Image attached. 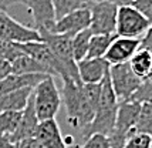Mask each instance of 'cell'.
Returning a JSON list of instances; mask_svg holds the SVG:
<instances>
[{"mask_svg": "<svg viewBox=\"0 0 152 148\" xmlns=\"http://www.w3.org/2000/svg\"><path fill=\"white\" fill-rule=\"evenodd\" d=\"M61 98L66 106L67 121L73 128L80 130L83 134L86 128L93 122L95 115V107L90 103L84 93V84L71 80L70 77H64Z\"/></svg>", "mask_w": 152, "mask_h": 148, "instance_id": "obj_1", "label": "cell"}, {"mask_svg": "<svg viewBox=\"0 0 152 148\" xmlns=\"http://www.w3.org/2000/svg\"><path fill=\"white\" fill-rule=\"evenodd\" d=\"M118 106L119 101L114 93L113 84L110 80V71H108L104 80L101 81V95H99V103L95 115H94V120L81 135L84 138H88L93 134L110 135V133L114 130V125H115Z\"/></svg>", "mask_w": 152, "mask_h": 148, "instance_id": "obj_2", "label": "cell"}, {"mask_svg": "<svg viewBox=\"0 0 152 148\" xmlns=\"http://www.w3.org/2000/svg\"><path fill=\"white\" fill-rule=\"evenodd\" d=\"M33 101L36 114L40 121L56 118V115L60 111L63 98L54 75H48L34 87Z\"/></svg>", "mask_w": 152, "mask_h": 148, "instance_id": "obj_3", "label": "cell"}, {"mask_svg": "<svg viewBox=\"0 0 152 148\" xmlns=\"http://www.w3.org/2000/svg\"><path fill=\"white\" fill-rule=\"evenodd\" d=\"M40 36H41V41H44L47 46L50 47V50L54 53V56L58 59V61L63 64L64 67V77H70L71 80L78 81V67H77V61L74 60L73 56V48H71V36L68 34H57L53 33L47 29H37Z\"/></svg>", "mask_w": 152, "mask_h": 148, "instance_id": "obj_4", "label": "cell"}, {"mask_svg": "<svg viewBox=\"0 0 152 148\" xmlns=\"http://www.w3.org/2000/svg\"><path fill=\"white\" fill-rule=\"evenodd\" d=\"M139 111H141V103L132 100L119 103L114 130L110 133V135H107L111 148H124L126 140L134 133H137L135 125L138 121Z\"/></svg>", "mask_w": 152, "mask_h": 148, "instance_id": "obj_5", "label": "cell"}, {"mask_svg": "<svg viewBox=\"0 0 152 148\" xmlns=\"http://www.w3.org/2000/svg\"><path fill=\"white\" fill-rule=\"evenodd\" d=\"M110 80L119 103L131 100L132 95L141 87V84L144 83V80L139 78L132 71V68L129 67V63L110 66Z\"/></svg>", "mask_w": 152, "mask_h": 148, "instance_id": "obj_6", "label": "cell"}, {"mask_svg": "<svg viewBox=\"0 0 152 148\" xmlns=\"http://www.w3.org/2000/svg\"><path fill=\"white\" fill-rule=\"evenodd\" d=\"M151 23L146 20L142 14L132 6H121L118 7L117 16V30L115 34L118 37H128V39H138L141 40Z\"/></svg>", "mask_w": 152, "mask_h": 148, "instance_id": "obj_7", "label": "cell"}, {"mask_svg": "<svg viewBox=\"0 0 152 148\" xmlns=\"http://www.w3.org/2000/svg\"><path fill=\"white\" fill-rule=\"evenodd\" d=\"M0 40L12 43H30L41 41V36L36 27L21 24L14 20L6 10L0 9Z\"/></svg>", "mask_w": 152, "mask_h": 148, "instance_id": "obj_8", "label": "cell"}, {"mask_svg": "<svg viewBox=\"0 0 152 148\" xmlns=\"http://www.w3.org/2000/svg\"><path fill=\"white\" fill-rule=\"evenodd\" d=\"M91 32L93 34H115L118 6L111 0L91 4Z\"/></svg>", "mask_w": 152, "mask_h": 148, "instance_id": "obj_9", "label": "cell"}, {"mask_svg": "<svg viewBox=\"0 0 152 148\" xmlns=\"http://www.w3.org/2000/svg\"><path fill=\"white\" fill-rule=\"evenodd\" d=\"M20 47L26 54L34 57L37 61H40L54 77H63L64 75V67L58 61V59L54 56V53L50 50L44 41H30V43H20Z\"/></svg>", "mask_w": 152, "mask_h": 148, "instance_id": "obj_10", "label": "cell"}, {"mask_svg": "<svg viewBox=\"0 0 152 148\" xmlns=\"http://www.w3.org/2000/svg\"><path fill=\"white\" fill-rule=\"evenodd\" d=\"M90 7L75 10L73 13L61 17L60 20H56L54 26L50 29V32L57 34H68L73 37L74 34L90 29L91 26V9Z\"/></svg>", "mask_w": 152, "mask_h": 148, "instance_id": "obj_11", "label": "cell"}, {"mask_svg": "<svg viewBox=\"0 0 152 148\" xmlns=\"http://www.w3.org/2000/svg\"><path fill=\"white\" fill-rule=\"evenodd\" d=\"M141 46V40L138 39H128L115 36L111 46L108 47L104 59L110 66H117L122 63H128Z\"/></svg>", "mask_w": 152, "mask_h": 148, "instance_id": "obj_12", "label": "cell"}, {"mask_svg": "<svg viewBox=\"0 0 152 148\" xmlns=\"http://www.w3.org/2000/svg\"><path fill=\"white\" fill-rule=\"evenodd\" d=\"M78 75L83 84H99L110 71V64L105 59H84L77 63Z\"/></svg>", "mask_w": 152, "mask_h": 148, "instance_id": "obj_13", "label": "cell"}, {"mask_svg": "<svg viewBox=\"0 0 152 148\" xmlns=\"http://www.w3.org/2000/svg\"><path fill=\"white\" fill-rule=\"evenodd\" d=\"M26 6L33 17L36 29L50 30L56 23L53 0H26Z\"/></svg>", "mask_w": 152, "mask_h": 148, "instance_id": "obj_14", "label": "cell"}, {"mask_svg": "<svg viewBox=\"0 0 152 148\" xmlns=\"http://www.w3.org/2000/svg\"><path fill=\"white\" fill-rule=\"evenodd\" d=\"M39 124L40 120L37 118L36 110H34V101H33V94H31L26 108L23 110L19 127H17V130L14 131L13 134L10 135L12 140L16 142H20L21 140H26V138H30V137H36Z\"/></svg>", "mask_w": 152, "mask_h": 148, "instance_id": "obj_15", "label": "cell"}, {"mask_svg": "<svg viewBox=\"0 0 152 148\" xmlns=\"http://www.w3.org/2000/svg\"><path fill=\"white\" fill-rule=\"evenodd\" d=\"M36 138L46 148H67L64 137L61 135V128L56 118L40 121Z\"/></svg>", "mask_w": 152, "mask_h": 148, "instance_id": "obj_16", "label": "cell"}, {"mask_svg": "<svg viewBox=\"0 0 152 148\" xmlns=\"http://www.w3.org/2000/svg\"><path fill=\"white\" fill-rule=\"evenodd\" d=\"M48 75L50 74H10L4 80L0 81V95L20 88H34Z\"/></svg>", "mask_w": 152, "mask_h": 148, "instance_id": "obj_17", "label": "cell"}, {"mask_svg": "<svg viewBox=\"0 0 152 148\" xmlns=\"http://www.w3.org/2000/svg\"><path fill=\"white\" fill-rule=\"evenodd\" d=\"M34 88L26 87L0 95V111H23Z\"/></svg>", "mask_w": 152, "mask_h": 148, "instance_id": "obj_18", "label": "cell"}, {"mask_svg": "<svg viewBox=\"0 0 152 148\" xmlns=\"http://www.w3.org/2000/svg\"><path fill=\"white\" fill-rule=\"evenodd\" d=\"M12 68L13 74H50L48 68H46L40 61L26 53L12 61Z\"/></svg>", "mask_w": 152, "mask_h": 148, "instance_id": "obj_19", "label": "cell"}, {"mask_svg": "<svg viewBox=\"0 0 152 148\" xmlns=\"http://www.w3.org/2000/svg\"><path fill=\"white\" fill-rule=\"evenodd\" d=\"M128 63H129V67L132 68L134 73L139 78L145 80L152 66V53H149L145 48H138L137 53L131 57V60Z\"/></svg>", "mask_w": 152, "mask_h": 148, "instance_id": "obj_20", "label": "cell"}, {"mask_svg": "<svg viewBox=\"0 0 152 148\" xmlns=\"http://www.w3.org/2000/svg\"><path fill=\"white\" fill-rule=\"evenodd\" d=\"M117 34H93L86 59H102Z\"/></svg>", "mask_w": 152, "mask_h": 148, "instance_id": "obj_21", "label": "cell"}, {"mask_svg": "<svg viewBox=\"0 0 152 148\" xmlns=\"http://www.w3.org/2000/svg\"><path fill=\"white\" fill-rule=\"evenodd\" d=\"M91 37H93L91 29L83 30V32H80V33L73 36V39H71V48H73L74 60L77 61V63L81 60H84L87 57Z\"/></svg>", "mask_w": 152, "mask_h": 148, "instance_id": "obj_22", "label": "cell"}, {"mask_svg": "<svg viewBox=\"0 0 152 148\" xmlns=\"http://www.w3.org/2000/svg\"><path fill=\"white\" fill-rule=\"evenodd\" d=\"M91 3L90 0H53V9L56 20H60L61 17H64L67 14L73 13L75 10L90 7Z\"/></svg>", "mask_w": 152, "mask_h": 148, "instance_id": "obj_23", "label": "cell"}, {"mask_svg": "<svg viewBox=\"0 0 152 148\" xmlns=\"http://www.w3.org/2000/svg\"><path fill=\"white\" fill-rule=\"evenodd\" d=\"M23 111H0V135H12L17 130Z\"/></svg>", "mask_w": 152, "mask_h": 148, "instance_id": "obj_24", "label": "cell"}, {"mask_svg": "<svg viewBox=\"0 0 152 148\" xmlns=\"http://www.w3.org/2000/svg\"><path fill=\"white\" fill-rule=\"evenodd\" d=\"M135 131L145 133L152 137V104H146V103L141 104V111L135 125Z\"/></svg>", "mask_w": 152, "mask_h": 148, "instance_id": "obj_25", "label": "cell"}, {"mask_svg": "<svg viewBox=\"0 0 152 148\" xmlns=\"http://www.w3.org/2000/svg\"><path fill=\"white\" fill-rule=\"evenodd\" d=\"M21 54H24V51L20 47V43L0 40V59H4V60L12 63Z\"/></svg>", "mask_w": 152, "mask_h": 148, "instance_id": "obj_26", "label": "cell"}, {"mask_svg": "<svg viewBox=\"0 0 152 148\" xmlns=\"http://www.w3.org/2000/svg\"><path fill=\"white\" fill-rule=\"evenodd\" d=\"M124 148H152V137L145 133H134L128 140Z\"/></svg>", "mask_w": 152, "mask_h": 148, "instance_id": "obj_27", "label": "cell"}, {"mask_svg": "<svg viewBox=\"0 0 152 148\" xmlns=\"http://www.w3.org/2000/svg\"><path fill=\"white\" fill-rule=\"evenodd\" d=\"M78 148H111L108 137L104 134H93L90 135L88 138H86V141L83 142L81 145H78Z\"/></svg>", "mask_w": 152, "mask_h": 148, "instance_id": "obj_28", "label": "cell"}, {"mask_svg": "<svg viewBox=\"0 0 152 148\" xmlns=\"http://www.w3.org/2000/svg\"><path fill=\"white\" fill-rule=\"evenodd\" d=\"M132 101L137 103H146V104H152V83L151 81H144L138 88V91L132 95Z\"/></svg>", "mask_w": 152, "mask_h": 148, "instance_id": "obj_29", "label": "cell"}, {"mask_svg": "<svg viewBox=\"0 0 152 148\" xmlns=\"http://www.w3.org/2000/svg\"><path fill=\"white\" fill-rule=\"evenodd\" d=\"M131 6L135 7L139 13L152 24V0H135Z\"/></svg>", "mask_w": 152, "mask_h": 148, "instance_id": "obj_30", "label": "cell"}, {"mask_svg": "<svg viewBox=\"0 0 152 148\" xmlns=\"http://www.w3.org/2000/svg\"><path fill=\"white\" fill-rule=\"evenodd\" d=\"M10 74H13V68H12V63L0 59V81L4 80L6 77H9Z\"/></svg>", "mask_w": 152, "mask_h": 148, "instance_id": "obj_31", "label": "cell"}, {"mask_svg": "<svg viewBox=\"0 0 152 148\" xmlns=\"http://www.w3.org/2000/svg\"><path fill=\"white\" fill-rule=\"evenodd\" d=\"M19 148H46L36 137H30L19 142Z\"/></svg>", "mask_w": 152, "mask_h": 148, "instance_id": "obj_32", "label": "cell"}, {"mask_svg": "<svg viewBox=\"0 0 152 148\" xmlns=\"http://www.w3.org/2000/svg\"><path fill=\"white\" fill-rule=\"evenodd\" d=\"M139 48H145L149 53H152V24L149 26L148 32L145 33V36L141 39V46Z\"/></svg>", "mask_w": 152, "mask_h": 148, "instance_id": "obj_33", "label": "cell"}, {"mask_svg": "<svg viewBox=\"0 0 152 148\" xmlns=\"http://www.w3.org/2000/svg\"><path fill=\"white\" fill-rule=\"evenodd\" d=\"M0 148H19V142L13 141L10 135H0Z\"/></svg>", "mask_w": 152, "mask_h": 148, "instance_id": "obj_34", "label": "cell"}, {"mask_svg": "<svg viewBox=\"0 0 152 148\" xmlns=\"http://www.w3.org/2000/svg\"><path fill=\"white\" fill-rule=\"evenodd\" d=\"M17 3L26 4V0H0V9L7 12V9H9V7L13 6V4H17Z\"/></svg>", "mask_w": 152, "mask_h": 148, "instance_id": "obj_35", "label": "cell"}, {"mask_svg": "<svg viewBox=\"0 0 152 148\" xmlns=\"http://www.w3.org/2000/svg\"><path fill=\"white\" fill-rule=\"evenodd\" d=\"M113 3H115L118 7H121V6H131L135 0H111Z\"/></svg>", "mask_w": 152, "mask_h": 148, "instance_id": "obj_36", "label": "cell"}, {"mask_svg": "<svg viewBox=\"0 0 152 148\" xmlns=\"http://www.w3.org/2000/svg\"><path fill=\"white\" fill-rule=\"evenodd\" d=\"M144 81H151V83H152V66H151V70H149L148 75H146V78Z\"/></svg>", "mask_w": 152, "mask_h": 148, "instance_id": "obj_37", "label": "cell"}, {"mask_svg": "<svg viewBox=\"0 0 152 148\" xmlns=\"http://www.w3.org/2000/svg\"><path fill=\"white\" fill-rule=\"evenodd\" d=\"M67 148H78V144L74 142V144H71V145H67Z\"/></svg>", "mask_w": 152, "mask_h": 148, "instance_id": "obj_38", "label": "cell"}, {"mask_svg": "<svg viewBox=\"0 0 152 148\" xmlns=\"http://www.w3.org/2000/svg\"><path fill=\"white\" fill-rule=\"evenodd\" d=\"M99 1H105V0H90L91 4H93V3H99Z\"/></svg>", "mask_w": 152, "mask_h": 148, "instance_id": "obj_39", "label": "cell"}]
</instances>
